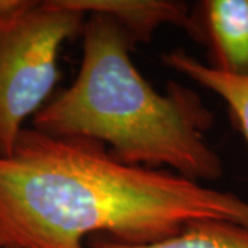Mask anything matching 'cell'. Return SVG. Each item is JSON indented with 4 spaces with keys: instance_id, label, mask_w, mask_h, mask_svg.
<instances>
[{
    "instance_id": "cell-3",
    "label": "cell",
    "mask_w": 248,
    "mask_h": 248,
    "mask_svg": "<svg viewBox=\"0 0 248 248\" xmlns=\"http://www.w3.org/2000/svg\"><path fill=\"white\" fill-rule=\"evenodd\" d=\"M86 18L60 0H32L0 25V157L13 153L25 122L46 105L60 75L62 45L81 35Z\"/></svg>"
},
{
    "instance_id": "cell-6",
    "label": "cell",
    "mask_w": 248,
    "mask_h": 248,
    "mask_svg": "<svg viewBox=\"0 0 248 248\" xmlns=\"http://www.w3.org/2000/svg\"><path fill=\"white\" fill-rule=\"evenodd\" d=\"M90 248H248V226L229 221L204 219L186 225L182 231L167 239L127 244L98 236Z\"/></svg>"
},
{
    "instance_id": "cell-9",
    "label": "cell",
    "mask_w": 248,
    "mask_h": 248,
    "mask_svg": "<svg viewBox=\"0 0 248 248\" xmlns=\"http://www.w3.org/2000/svg\"><path fill=\"white\" fill-rule=\"evenodd\" d=\"M0 248H3V247H0Z\"/></svg>"
},
{
    "instance_id": "cell-4",
    "label": "cell",
    "mask_w": 248,
    "mask_h": 248,
    "mask_svg": "<svg viewBox=\"0 0 248 248\" xmlns=\"http://www.w3.org/2000/svg\"><path fill=\"white\" fill-rule=\"evenodd\" d=\"M208 48V66L248 78V0H204L190 32Z\"/></svg>"
},
{
    "instance_id": "cell-2",
    "label": "cell",
    "mask_w": 248,
    "mask_h": 248,
    "mask_svg": "<svg viewBox=\"0 0 248 248\" xmlns=\"http://www.w3.org/2000/svg\"><path fill=\"white\" fill-rule=\"evenodd\" d=\"M81 36L78 76L33 116L32 127L99 142L125 164L164 167L202 184L221 178V157L204 138L214 116L197 93L178 83L166 94L153 89L134 65L133 39L112 18L87 16Z\"/></svg>"
},
{
    "instance_id": "cell-5",
    "label": "cell",
    "mask_w": 248,
    "mask_h": 248,
    "mask_svg": "<svg viewBox=\"0 0 248 248\" xmlns=\"http://www.w3.org/2000/svg\"><path fill=\"white\" fill-rule=\"evenodd\" d=\"M63 7L86 17L99 14L112 18L137 43H146L163 25L193 29V13L182 1L174 0H60Z\"/></svg>"
},
{
    "instance_id": "cell-7",
    "label": "cell",
    "mask_w": 248,
    "mask_h": 248,
    "mask_svg": "<svg viewBox=\"0 0 248 248\" xmlns=\"http://www.w3.org/2000/svg\"><path fill=\"white\" fill-rule=\"evenodd\" d=\"M163 62L222 98L248 143V78L215 71L182 50H174L163 55Z\"/></svg>"
},
{
    "instance_id": "cell-8",
    "label": "cell",
    "mask_w": 248,
    "mask_h": 248,
    "mask_svg": "<svg viewBox=\"0 0 248 248\" xmlns=\"http://www.w3.org/2000/svg\"><path fill=\"white\" fill-rule=\"evenodd\" d=\"M32 0H0V25L19 16Z\"/></svg>"
},
{
    "instance_id": "cell-1",
    "label": "cell",
    "mask_w": 248,
    "mask_h": 248,
    "mask_svg": "<svg viewBox=\"0 0 248 248\" xmlns=\"http://www.w3.org/2000/svg\"><path fill=\"white\" fill-rule=\"evenodd\" d=\"M248 226V202L169 170L131 166L95 141L25 128L0 157V247L90 248L174 236L195 221Z\"/></svg>"
}]
</instances>
